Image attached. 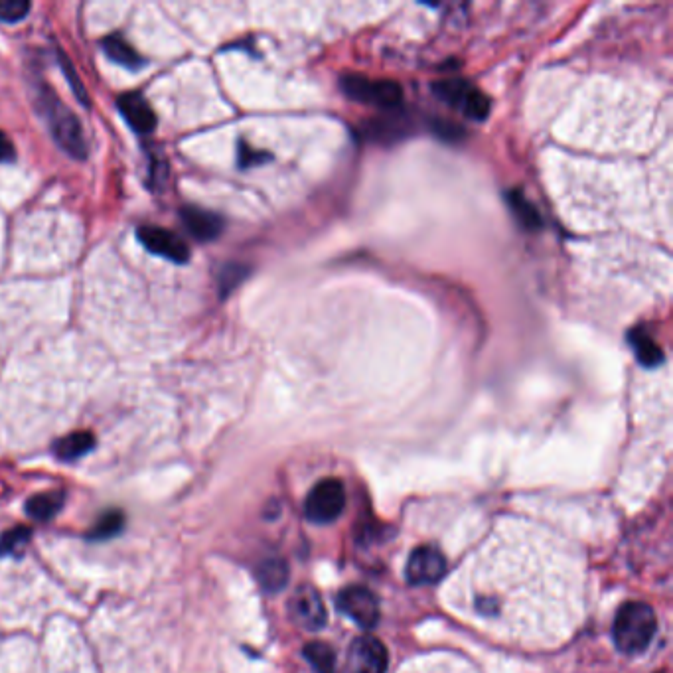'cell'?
Segmentation results:
<instances>
[{
  "label": "cell",
  "instance_id": "cell-3",
  "mask_svg": "<svg viewBox=\"0 0 673 673\" xmlns=\"http://www.w3.org/2000/svg\"><path fill=\"white\" fill-rule=\"evenodd\" d=\"M344 93L366 105H374L379 109H395L403 101V89L399 83L389 79H368L364 75H344L340 79Z\"/></svg>",
  "mask_w": 673,
  "mask_h": 673
},
{
  "label": "cell",
  "instance_id": "cell-16",
  "mask_svg": "<svg viewBox=\"0 0 673 673\" xmlns=\"http://www.w3.org/2000/svg\"><path fill=\"white\" fill-rule=\"evenodd\" d=\"M257 577H259V583L265 591L277 593L289 581V567L283 559H267L259 565Z\"/></svg>",
  "mask_w": 673,
  "mask_h": 673
},
{
  "label": "cell",
  "instance_id": "cell-2",
  "mask_svg": "<svg viewBox=\"0 0 673 673\" xmlns=\"http://www.w3.org/2000/svg\"><path fill=\"white\" fill-rule=\"evenodd\" d=\"M658 630V620L650 604L646 602H626L614 620L612 636L616 648L626 656H638L648 650Z\"/></svg>",
  "mask_w": 673,
  "mask_h": 673
},
{
  "label": "cell",
  "instance_id": "cell-22",
  "mask_svg": "<svg viewBox=\"0 0 673 673\" xmlns=\"http://www.w3.org/2000/svg\"><path fill=\"white\" fill-rule=\"evenodd\" d=\"M470 87L472 85L462 81V79H447V81H439L435 85V93H437L439 99H443L445 103L456 107V105H462Z\"/></svg>",
  "mask_w": 673,
  "mask_h": 673
},
{
  "label": "cell",
  "instance_id": "cell-10",
  "mask_svg": "<svg viewBox=\"0 0 673 673\" xmlns=\"http://www.w3.org/2000/svg\"><path fill=\"white\" fill-rule=\"evenodd\" d=\"M117 107H119L123 119L129 123V127L135 133L147 135V133L154 131V127H156V115H154L149 101L145 99V95H141L137 91L123 93L117 99Z\"/></svg>",
  "mask_w": 673,
  "mask_h": 673
},
{
  "label": "cell",
  "instance_id": "cell-12",
  "mask_svg": "<svg viewBox=\"0 0 673 673\" xmlns=\"http://www.w3.org/2000/svg\"><path fill=\"white\" fill-rule=\"evenodd\" d=\"M101 48L105 52V56L123 66V68H129V70H139L145 66V60L131 48L129 42H125L119 34H111L107 38L101 40Z\"/></svg>",
  "mask_w": 673,
  "mask_h": 673
},
{
  "label": "cell",
  "instance_id": "cell-8",
  "mask_svg": "<svg viewBox=\"0 0 673 673\" xmlns=\"http://www.w3.org/2000/svg\"><path fill=\"white\" fill-rule=\"evenodd\" d=\"M137 235H139V241L154 255H160L178 265H184L190 261V249L186 241L164 227L143 225L139 227Z\"/></svg>",
  "mask_w": 673,
  "mask_h": 673
},
{
  "label": "cell",
  "instance_id": "cell-19",
  "mask_svg": "<svg viewBox=\"0 0 673 673\" xmlns=\"http://www.w3.org/2000/svg\"><path fill=\"white\" fill-rule=\"evenodd\" d=\"M32 533L28 527H14L0 537V557H16L28 545Z\"/></svg>",
  "mask_w": 673,
  "mask_h": 673
},
{
  "label": "cell",
  "instance_id": "cell-14",
  "mask_svg": "<svg viewBox=\"0 0 673 673\" xmlns=\"http://www.w3.org/2000/svg\"><path fill=\"white\" fill-rule=\"evenodd\" d=\"M64 506V494L62 492H44L38 496H32L26 502V514L36 522H48L56 518V514Z\"/></svg>",
  "mask_w": 673,
  "mask_h": 673
},
{
  "label": "cell",
  "instance_id": "cell-11",
  "mask_svg": "<svg viewBox=\"0 0 673 673\" xmlns=\"http://www.w3.org/2000/svg\"><path fill=\"white\" fill-rule=\"evenodd\" d=\"M180 218H182V224L186 227V231L196 241H214L224 231V220L220 216H216L214 212L196 208V206L182 208Z\"/></svg>",
  "mask_w": 673,
  "mask_h": 673
},
{
  "label": "cell",
  "instance_id": "cell-28",
  "mask_svg": "<svg viewBox=\"0 0 673 673\" xmlns=\"http://www.w3.org/2000/svg\"><path fill=\"white\" fill-rule=\"evenodd\" d=\"M662 673H668V672H662Z\"/></svg>",
  "mask_w": 673,
  "mask_h": 673
},
{
  "label": "cell",
  "instance_id": "cell-15",
  "mask_svg": "<svg viewBox=\"0 0 673 673\" xmlns=\"http://www.w3.org/2000/svg\"><path fill=\"white\" fill-rule=\"evenodd\" d=\"M95 447V437L87 431H77L68 437H62L56 445H54V452L60 460H77L81 456H85L87 452H91Z\"/></svg>",
  "mask_w": 673,
  "mask_h": 673
},
{
  "label": "cell",
  "instance_id": "cell-21",
  "mask_svg": "<svg viewBox=\"0 0 673 673\" xmlns=\"http://www.w3.org/2000/svg\"><path fill=\"white\" fill-rule=\"evenodd\" d=\"M123 525H125V516L121 512H107L103 518H99L97 524L91 527L89 539H95V541L111 539L123 529Z\"/></svg>",
  "mask_w": 673,
  "mask_h": 673
},
{
  "label": "cell",
  "instance_id": "cell-24",
  "mask_svg": "<svg viewBox=\"0 0 673 673\" xmlns=\"http://www.w3.org/2000/svg\"><path fill=\"white\" fill-rule=\"evenodd\" d=\"M32 4L28 0H0V20L14 24L26 18Z\"/></svg>",
  "mask_w": 673,
  "mask_h": 673
},
{
  "label": "cell",
  "instance_id": "cell-1",
  "mask_svg": "<svg viewBox=\"0 0 673 673\" xmlns=\"http://www.w3.org/2000/svg\"><path fill=\"white\" fill-rule=\"evenodd\" d=\"M36 105L48 123V129L58 147L68 152L75 160H85L87 143L81 125L74 113L62 103L52 87L40 83L36 87Z\"/></svg>",
  "mask_w": 673,
  "mask_h": 673
},
{
  "label": "cell",
  "instance_id": "cell-9",
  "mask_svg": "<svg viewBox=\"0 0 673 673\" xmlns=\"http://www.w3.org/2000/svg\"><path fill=\"white\" fill-rule=\"evenodd\" d=\"M387 650L372 636H362L354 640L348 656V673L387 672Z\"/></svg>",
  "mask_w": 673,
  "mask_h": 673
},
{
  "label": "cell",
  "instance_id": "cell-13",
  "mask_svg": "<svg viewBox=\"0 0 673 673\" xmlns=\"http://www.w3.org/2000/svg\"><path fill=\"white\" fill-rule=\"evenodd\" d=\"M630 346H632L640 366H644V368H658L664 362L662 348L644 330H634L630 334Z\"/></svg>",
  "mask_w": 673,
  "mask_h": 673
},
{
  "label": "cell",
  "instance_id": "cell-20",
  "mask_svg": "<svg viewBox=\"0 0 673 673\" xmlns=\"http://www.w3.org/2000/svg\"><path fill=\"white\" fill-rule=\"evenodd\" d=\"M460 107L464 109L466 117H470L472 121H484L490 113V99L476 87H470Z\"/></svg>",
  "mask_w": 673,
  "mask_h": 673
},
{
  "label": "cell",
  "instance_id": "cell-18",
  "mask_svg": "<svg viewBox=\"0 0 673 673\" xmlns=\"http://www.w3.org/2000/svg\"><path fill=\"white\" fill-rule=\"evenodd\" d=\"M304 658L318 673H334L336 670V654L330 646L322 642H312L304 646Z\"/></svg>",
  "mask_w": 673,
  "mask_h": 673
},
{
  "label": "cell",
  "instance_id": "cell-26",
  "mask_svg": "<svg viewBox=\"0 0 673 673\" xmlns=\"http://www.w3.org/2000/svg\"><path fill=\"white\" fill-rule=\"evenodd\" d=\"M265 158H263V152H255V150L251 149L249 145H245V143H241L239 145V164L243 166V168H249V166H253V164H259V162H263Z\"/></svg>",
  "mask_w": 673,
  "mask_h": 673
},
{
  "label": "cell",
  "instance_id": "cell-25",
  "mask_svg": "<svg viewBox=\"0 0 673 673\" xmlns=\"http://www.w3.org/2000/svg\"><path fill=\"white\" fill-rule=\"evenodd\" d=\"M60 62H62V68H64V72L68 75L72 87H74L75 95L87 105V103H89V99H87V91H85V87L77 81V75H75L74 68H72V62H70L64 54H60Z\"/></svg>",
  "mask_w": 673,
  "mask_h": 673
},
{
  "label": "cell",
  "instance_id": "cell-17",
  "mask_svg": "<svg viewBox=\"0 0 673 673\" xmlns=\"http://www.w3.org/2000/svg\"><path fill=\"white\" fill-rule=\"evenodd\" d=\"M508 206H510V210L514 212L516 220L524 225V227H527V229H537V227H541V216H539V212L533 208V204L525 198L520 190H512V192L508 194Z\"/></svg>",
  "mask_w": 673,
  "mask_h": 673
},
{
  "label": "cell",
  "instance_id": "cell-5",
  "mask_svg": "<svg viewBox=\"0 0 673 673\" xmlns=\"http://www.w3.org/2000/svg\"><path fill=\"white\" fill-rule=\"evenodd\" d=\"M405 575L411 585H435L447 575V559L435 547H417L409 555Z\"/></svg>",
  "mask_w": 673,
  "mask_h": 673
},
{
  "label": "cell",
  "instance_id": "cell-27",
  "mask_svg": "<svg viewBox=\"0 0 673 673\" xmlns=\"http://www.w3.org/2000/svg\"><path fill=\"white\" fill-rule=\"evenodd\" d=\"M14 156H16V150L12 147L10 139L0 131V162H10L14 160Z\"/></svg>",
  "mask_w": 673,
  "mask_h": 673
},
{
  "label": "cell",
  "instance_id": "cell-7",
  "mask_svg": "<svg viewBox=\"0 0 673 673\" xmlns=\"http://www.w3.org/2000/svg\"><path fill=\"white\" fill-rule=\"evenodd\" d=\"M336 604L340 612H344L350 620H354L362 628H374L379 622V600L366 587H358V585L346 587L338 595Z\"/></svg>",
  "mask_w": 673,
  "mask_h": 673
},
{
  "label": "cell",
  "instance_id": "cell-4",
  "mask_svg": "<svg viewBox=\"0 0 673 673\" xmlns=\"http://www.w3.org/2000/svg\"><path fill=\"white\" fill-rule=\"evenodd\" d=\"M346 508L344 484L336 478L320 480L308 494L304 504V514L314 524L336 522Z\"/></svg>",
  "mask_w": 673,
  "mask_h": 673
},
{
  "label": "cell",
  "instance_id": "cell-23",
  "mask_svg": "<svg viewBox=\"0 0 673 673\" xmlns=\"http://www.w3.org/2000/svg\"><path fill=\"white\" fill-rule=\"evenodd\" d=\"M249 275V269L245 265H237V263H231V265H225L220 273V297L225 299L245 277Z\"/></svg>",
  "mask_w": 673,
  "mask_h": 673
},
{
  "label": "cell",
  "instance_id": "cell-6",
  "mask_svg": "<svg viewBox=\"0 0 673 673\" xmlns=\"http://www.w3.org/2000/svg\"><path fill=\"white\" fill-rule=\"evenodd\" d=\"M289 614H291V620L297 626L304 628V630H310V632L322 630L326 626V620H328L322 597L318 595L316 589H312L308 585L299 587L295 591V595L289 600Z\"/></svg>",
  "mask_w": 673,
  "mask_h": 673
}]
</instances>
